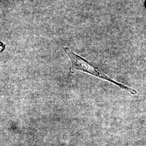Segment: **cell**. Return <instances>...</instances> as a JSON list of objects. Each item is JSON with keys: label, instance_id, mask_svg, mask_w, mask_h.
<instances>
[{"label": "cell", "instance_id": "obj_2", "mask_svg": "<svg viewBox=\"0 0 146 146\" xmlns=\"http://www.w3.org/2000/svg\"><path fill=\"white\" fill-rule=\"evenodd\" d=\"M4 49H5V45L2 43L0 42V52H2L4 50Z\"/></svg>", "mask_w": 146, "mask_h": 146}, {"label": "cell", "instance_id": "obj_1", "mask_svg": "<svg viewBox=\"0 0 146 146\" xmlns=\"http://www.w3.org/2000/svg\"><path fill=\"white\" fill-rule=\"evenodd\" d=\"M64 51L71 61L72 65L71 67L70 68L71 73H73V70H75L82 71L85 73H88L92 75H94L97 78H99L104 80L110 81L117 86L120 88L125 90L133 95L137 94L136 90L129 88L122 84L115 81V80H113L102 72H101L98 68L95 67L92 63L89 62L88 61H87L84 58L80 56L78 54L73 52L72 50L69 49L67 47L64 48Z\"/></svg>", "mask_w": 146, "mask_h": 146}, {"label": "cell", "instance_id": "obj_3", "mask_svg": "<svg viewBox=\"0 0 146 146\" xmlns=\"http://www.w3.org/2000/svg\"></svg>", "mask_w": 146, "mask_h": 146}]
</instances>
